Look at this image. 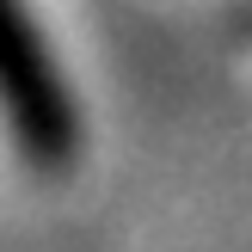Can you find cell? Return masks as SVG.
Masks as SVG:
<instances>
[{
    "instance_id": "6da1fadb",
    "label": "cell",
    "mask_w": 252,
    "mask_h": 252,
    "mask_svg": "<svg viewBox=\"0 0 252 252\" xmlns=\"http://www.w3.org/2000/svg\"><path fill=\"white\" fill-rule=\"evenodd\" d=\"M0 117L31 166L62 172L74 160V98L19 0H0Z\"/></svg>"
}]
</instances>
